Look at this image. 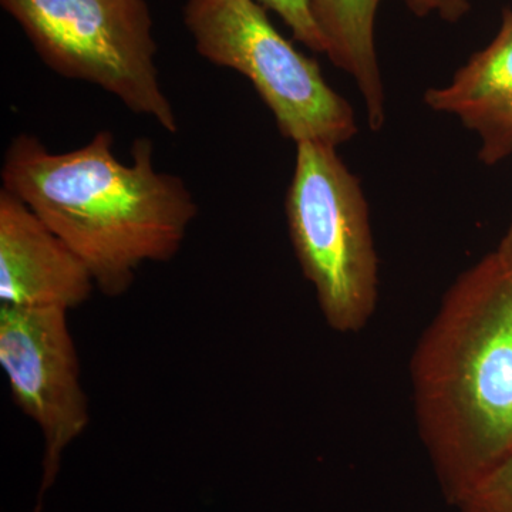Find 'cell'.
<instances>
[{
    "label": "cell",
    "instance_id": "obj_1",
    "mask_svg": "<svg viewBox=\"0 0 512 512\" xmlns=\"http://www.w3.org/2000/svg\"><path fill=\"white\" fill-rule=\"evenodd\" d=\"M113 147L110 131L62 154L20 134L0 171L3 190L69 245L107 298L128 292L144 264L171 261L198 214L187 184L157 171L150 138L134 141L131 164L117 160Z\"/></svg>",
    "mask_w": 512,
    "mask_h": 512
},
{
    "label": "cell",
    "instance_id": "obj_2",
    "mask_svg": "<svg viewBox=\"0 0 512 512\" xmlns=\"http://www.w3.org/2000/svg\"><path fill=\"white\" fill-rule=\"evenodd\" d=\"M414 414L448 504L512 454V274L497 252L458 276L413 353Z\"/></svg>",
    "mask_w": 512,
    "mask_h": 512
},
{
    "label": "cell",
    "instance_id": "obj_3",
    "mask_svg": "<svg viewBox=\"0 0 512 512\" xmlns=\"http://www.w3.org/2000/svg\"><path fill=\"white\" fill-rule=\"evenodd\" d=\"M285 211L293 251L323 319L335 332H360L376 311L379 261L365 191L338 148L296 144Z\"/></svg>",
    "mask_w": 512,
    "mask_h": 512
},
{
    "label": "cell",
    "instance_id": "obj_4",
    "mask_svg": "<svg viewBox=\"0 0 512 512\" xmlns=\"http://www.w3.org/2000/svg\"><path fill=\"white\" fill-rule=\"evenodd\" d=\"M183 20L198 55L247 77L282 137L338 148L356 136L352 104L276 30L258 0H187Z\"/></svg>",
    "mask_w": 512,
    "mask_h": 512
},
{
    "label": "cell",
    "instance_id": "obj_5",
    "mask_svg": "<svg viewBox=\"0 0 512 512\" xmlns=\"http://www.w3.org/2000/svg\"><path fill=\"white\" fill-rule=\"evenodd\" d=\"M49 69L96 84L133 113L178 133L160 84L147 0H0Z\"/></svg>",
    "mask_w": 512,
    "mask_h": 512
},
{
    "label": "cell",
    "instance_id": "obj_6",
    "mask_svg": "<svg viewBox=\"0 0 512 512\" xmlns=\"http://www.w3.org/2000/svg\"><path fill=\"white\" fill-rule=\"evenodd\" d=\"M67 311L0 306V367L20 412L43 436L45 453L35 512L56 483L67 448L90 424L89 399Z\"/></svg>",
    "mask_w": 512,
    "mask_h": 512
},
{
    "label": "cell",
    "instance_id": "obj_7",
    "mask_svg": "<svg viewBox=\"0 0 512 512\" xmlns=\"http://www.w3.org/2000/svg\"><path fill=\"white\" fill-rule=\"evenodd\" d=\"M96 289L89 268L16 195L0 190V306L72 311Z\"/></svg>",
    "mask_w": 512,
    "mask_h": 512
},
{
    "label": "cell",
    "instance_id": "obj_8",
    "mask_svg": "<svg viewBox=\"0 0 512 512\" xmlns=\"http://www.w3.org/2000/svg\"><path fill=\"white\" fill-rule=\"evenodd\" d=\"M424 104L456 117L480 138L478 160L495 165L512 156V10L493 42L474 53L443 87H430Z\"/></svg>",
    "mask_w": 512,
    "mask_h": 512
},
{
    "label": "cell",
    "instance_id": "obj_9",
    "mask_svg": "<svg viewBox=\"0 0 512 512\" xmlns=\"http://www.w3.org/2000/svg\"><path fill=\"white\" fill-rule=\"evenodd\" d=\"M320 35L325 55L355 80L365 101L370 130L386 124V90L377 60L375 22L380 0H306Z\"/></svg>",
    "mask_w": 512,
    "mask_h": 512
},
{
    "label": "cell",
    "instance_id": "obj_10",
    "mask_svg": "<svg viewBox=\"0 0 512 512\" xmlns=\"http://www.w3.org/2000/svg\"><path fill=\"white\" fill-rule=\"evenodd\" d=\"M456 508L458 512H512V454L481 477Z\"/></svg>",
    "mask_w": 512,
    "mask_h": 512
},
{
    "label": "cell",
    "instance_id": "obj_11",
    "mask_svg": "<svg viewBox=\"0 0 512 512\" xmlns=\"http://www.w3.org/2000/svg\"><path fill=\"white\" fill-rule=\"evenodd\" d=\"M266 10H272L284 20L299 43L315 53H326V43L309 10L306 0H258Z\"/></svg>",
    "mask_w": 512,
    "mask_h": 512
},
{
    "label": "cell",
    "instance_id": "obj_12",
    "mask_svg": "<svg viewBox=\"0 0 512 512\" xmlns=\"http://www.w3.org/2000/svg\"><path fill=\"white\" fill-rule=\"evenodd\" d=\"M407 8L419 18L437 15L448 23H456L471 9L470 0H403Z\"/></svg>",
    "mask_w": 512,
    "mask_h": 512
},
{
    "label": "cell",
    "instance_id": "obj_13",
    "mask_svg": "<svg viewBox=\"0 0 512 512\" xmlns=\"http://www.w3.org/2000/svg\"><path fill=\"white\" fill-rule=\"evenodd\" d=\"M497 255L500 256L501 261L504 262V265L510 269L512 274V224L508 227L507 232L503 239H501L500 245L495 249Z\"/></svg>",
    "mask_w": 512,
    "mask_h": 512
}]
</instances>
